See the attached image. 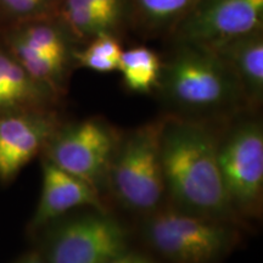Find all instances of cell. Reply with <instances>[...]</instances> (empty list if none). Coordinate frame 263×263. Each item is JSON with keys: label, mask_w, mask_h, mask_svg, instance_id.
<instances>
[{"label": "cell", "mask_w": 263, "mask_h": 263, "mask_svg": "<svg viewBox=\"0 0 263 263\" xmlns=\"http://www.w3.org/2000/svg\"><path fill=\"white\" fill-rule=\"evenodd\" d=\"M218 141L219 133L211 121L166 115L161 137L166 197L184 211L241 227L227 200Z\"/></svg>", "instance_id": "obj_1"}, {"label": "cell", "mask_w": 263, "mask_h": 263, "mask_svg": "<svg viewBox=\"0 0 263 263\" xmlns=\"http://www.w3.org/2000/svg\"><path fill=\"white\" fill-rule=\"evenodd\" d=\"M156 88L174 116L223 120L246 107L234 73L205 45L176 43L172 54L162 62Z\"/></svg>", "instance_id": "obj_2"}, {"label": "cell", "mask_w": 263, "mask_h": 263, "mask_svg": "<svg viewBox=\"0 0 263 263\" xmlns=\"http://www.w3.org/2000/svg\"><path fill=\"white\" fill-rule=\"evenodd\" d=\"M144 216L140 226L144 241L170 263H219L239 242L240 226L171 203Z\"/></svg>", "instance_id": "obj_3"}, {"label": "cell", "mask_w": 263, "mask_h": 263, "mask_svg": "<svg viewBox=\"0 0 263 263\" xmlns=\"http://www.w3.org/2000/svg\"><path fill=\"white\" fill-rule=\"evenodd\" d=\"M166 115L122 133L108 168L105 190L129 211L146 215L166 197L161 137Z\"/></svg>", "instance_id": "obj_4"}, {"label": "cell", "mask_w": 263, "mask_h": 263, "mask_svg": "<svg viewBox=\"0 0 263 263\" xmlns=\"http://www.w3.org/2000/svg\"><path fill=\"white\" fill-rule=\"evenodd\" d=\"M45 263H110L129 248V234L107 209L67 213L33 234Z\"/></svg>", "instance_id": "obj_5"}, {"label": "cell", "mask_w": 263, "mask_h": 263, "mask_svg": "<svg viewBox=\"0 0 263 263\" xmlns=\"http://www.w3.org/2000/svg\"><path fill=\"white\" fill-rule=\"evenodd\" d=\"M238 115L219 134L218 161L230 210L244 226L262 216L263 126L258 118Z\"/></svg>", "instance_id": "obj_6"}, {"label": "cell", "mask_w": 263, "mask_h": 263, "mask_svg": "<svg viewBox=\"0 0 263 263\" xmlns=\"http://www.w3.org/2000/svg\"><path fill=\"white\" fill-rule=\"evenodd\" d=\"M121 138L122 132L101 117L62 122L41 157L89 183L103 195L108 168Z\"/></svg>", "instance_id": "obj_7"}, {"label": "cell", "mask_w": 263, "mask_h": 263, "mask_svg": "<svg viewBox=\"0 0 263 263\" xmlns=\"http://www.w3.org/2000/svg\"><path fill=\"white\" fill-rule=\"evenodd\" d=\"M4 47L29 74L64 95L73 61L70 29L64 24L48 20H22L5 34Z\"/></svg>", "instance_id": "obj_8"}, {"label": "cell", "mask_w": 263, "mask_h": 263, "mask_svg": "<svg viewBox=\"0 0 263 263\" xmlns=\"http://www.w3.org/2000/svg\"><path fill=\"white\" fill-rule=\"evenodd\" d=\"M263 0H199L173 26L174 43L210 47L262 31Z\"/></svg>", "instance_id": "obj_9"}, {"label": "cell", "mask_w": 263, "mask_h": 263, "mask_svg": "<svg viewBox=\"0 0 263 263\" xmlns=\"http://www.w3.org/2000/svg\"><path fill=\"white\" fill-rule=\"evenodd\" d=\"M62 120L55 108L0 117V184L9 185L43 151Z\"/></svg>", "instance_id": "obj_10"}, {"label": "cell", "mask_w": 263, "mask_h": 263, "mask_svg": "<svg viewBox=\"0 0 263 263\" xmlns=\"http://www.w3.org/2000/svg\"><path fill=\"white\" fill-rule=\"evenodd\" d=\"M107 209L103 195L89 183L59 168L42 157V190L37 209L28 223V232L35 234L55 219L78 209Z\"/></svg>", "instance_id": "obj_11"}, {"label": "cell", "mask_w": 263, "mask_h": 263, "mask_svg": "<svg viewBox=\"0 0 263 263\" xmlns=\"http://www.w3.org/2000/svg\"><path fill=\"white\" fill-rule=\"evenodd\" d=\"M60 98L35 81L4 45H0V117L55 108Z\"/></svg>", "instance_id": "obj_12"}, {"label": "cell", "mask_w": 263, "mask_h": 263, "mask_svg": "<svg viewBox=\"0 0 263 263\" xmlns=\"http://www.w3.org/2000/svg\"><path fill=\"white\" fill-rule=\"evenodd\" d=\"M228 65L244 94L246 107L257 108L263 99V35L262 31L210 45Z\"/></svg>", "instance_id": "obj_13"}, {"label": "cell", "mask_w": 263, "mask_h": 263, "mask_svg": "<svg viewBox=\"0 0 263 263\" xmlns=\"http://www.w3.org/2000/svg\"><path fill=\"white\" fill-rule=\"evenodd\" d=\"M161 66L162 61L155 51L146 47H137L122 51L118 71L130 91L147 94L157 87Z\"/></svg>", "instance_id": "obj_14"}, {"label": "cell", "mask_w": 263, "mask_h": 263, "mask_svg": "<svg viewBox=\"0 0 263 263\" xmlns=\"http://www.w3.org/2000/svg\"><path fill=\"white\" fill-rule=\"evenodd\" d=\"M122 51L120 42L111 33H101L83 50H74L73 61L91 71L110 73L120 68Z\"/></svg>", "instance_id": "obj_15"}, {"label": "cell", "mask_w": 263, "mask_h": 263, "mask_svg": "<svg viewBox=\"0 0 263 263\" xmlns=\"http://www.w3.org/2000/svg\"><path fill=\"white\" fill-rule=\"evenodd\" d=\"M65 26L82 38L93 39L101 33L115 32L93 0H65Z\"/></svg>", "instance_id": "obj_16"}, {"label": "cell", "mask_w": 263, "mask_h": 263, "mask_svg": "<svg viewBox=\"0 0 263 263\" xmlns=\"http://www.w3.org/2000/svg\"><path fill=\"white\" fill-rule=\"evenodd\" d=\"M197 2L199 0H134V4L147 25L162 27L176 25Z\"/></svg>", "instance_id": "obj_17"}, {"label": "cell", "mask_w": 263, "mask_h": 263, "mask_svg": "<svg viewBox=\"0 0 263 263\" xmlns=\"http://www.w3.org/2000/svg\"><path fill=\"white\" fill-rule=\"evenodd\" d=\"M55 0H0V10L10 17L29 20L41 17Z\"/></svg>", "instance_id": "obj_18"}, {"label": "cell", "mask_w": 263, "mask_h": 263, "mask_svg": "<svg viewBox=\"0 0 263 263\" xmlns=\"http://www.w3.org/2000/svg\"><path fill=\"white\" fill-rule=\"evenodd\" d=\"M93 3L114 31H116L118 26L126 18L129 6L128 0H93Z\"/></svg>", "instance_id": "obj_19"}, {"label": "cell", "mask_w": 263, "mask_h": 263, "mask_svg": "<svg viewBox=\"0 0 263 263\" xmlns=\"http://www.w3.org/2000/svg\"><path fill=\"white\" fill-rule=\"evenodd\" d=\"M110 263H157L154 261L149 256L141 254L139 251H134L128 248L121 252L120 255L116 256Z\"/></svg>", "instance_id": "obj_20"}, {"label": "cell", "mask_w": 263, "mask_h": 263, "mask_svg": "<svg viewBox=\"0 0 263 263\" xmlns=\"http://www.w3.org/2000/svg\"><path fill=\"white\" fill-rule=\"evenodd\" d=\"M15 263H45L44 259L42 258V256L38 254L37 250H33L31 252L20 257Z\"/></svg>", "instance_id": "obj_21"}]
</instances>
